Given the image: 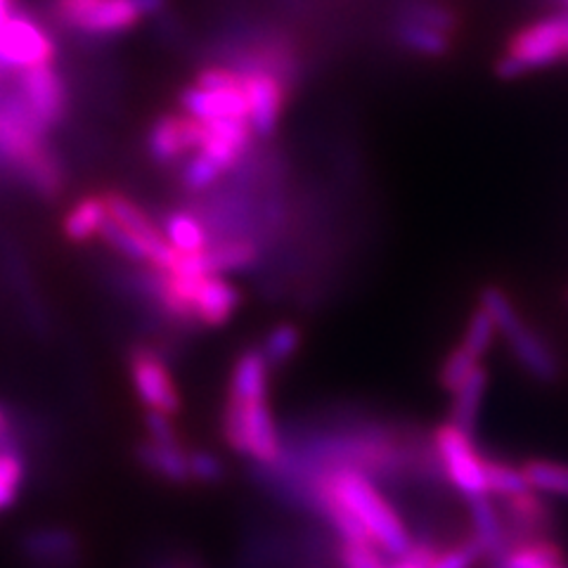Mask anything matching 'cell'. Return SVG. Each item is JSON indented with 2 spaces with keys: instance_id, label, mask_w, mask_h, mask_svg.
I'll return each mask as SVG.
<instances>
[{
  "instance_id": "6da1fadb",
  "label": "cell",
  "mask_w": 568,
  "mask_h": 568,
  "mask_svg": "<svg viewBox=\"0 0 568 568\" xmlns=\"http://www.w3.org/2000/svg\"><path fill=\"white\" fill-rule=\"evenodd\" d=\"M311 490L325 493L336 505H342L386 557L398 559L413 549L415 538L403 514L363 471L351 467L313 471L308 476V495Z\"/></svg>"
},
{
  "instance_id": "7a4b0ae2",
  "label": "cell",
  "mask_w": 568,
  "mask_h": 568,
  "mask_svg": "<svg viewBox=\"0 0 568 568\" xmlns=\"http://www.w3.org/2000/svg\"><path fill=\"white\" fill-rule=\"evenodd\" d=\"M0 159L17 169L24 181L43 197H55L64 185V171L45 142V131L20 104L0 102Z\"/></svg>"
},
{
  "instance_id": "3957f363",
  "label": "cell",
  "mask_w": 568,
  "mask_h": 568,
  "mask_svg": "<svg viewBox=\"0 0 568 568\" xmlns=\"http://www.w3.org/2000/svg\"><path fill=\"white\" fill-rule=\"evenodd\" d=\"M478 306L493 317L497 334L507 342L514 361L530 379L555 384L561 377V363L552 344L538 329L528 327L524 315L511 304L505 290L495 287V284L484 287L481 294H478Z\"/></svg>"
},
{
  "instance_id": "277c9868",
  "label": "cell",
  "mask_w": 568,
  "mask_h": 568,
  "mask_svg": "<svg viewBox=\"0 0 568 568\" xmlns=\"http://www.w3.org/2000/svg\"><path fill=\"white\" fill-rule=\"evenodd\" d=\"M219 429L225 446L254 462V467H271L282 457L284 434L275 419L271 398H233L221 405Z\"/></svg>"
},
{
  "instance_id": "5b68a950",
  "label": "cell",
  "mask_w": 568,
  "mask_h": 568,
  "mask_svg": "<svg viewBox=\"0 0 568 568\" xmlns=\"http://www.w3.org/2000/svg\"><path fill=\"white\" fill-rule=\"evenodd\" d=\"M183 112L202 123L246 121L248 110L242 88V74L230 67H206L190 88L181 93Z\"/></svg>"
},
{
  "instance_id": "8992f818",
  "label": "cell",
  "mask_w": 568,
  "mask_h": 568,
  "mask_svg": "<svg viewBox=\"0 0 568 568\" xmlns=\"http://www.w3.org/2000/svg\"><path fill=\"white\" fill-rule=\"evenodd\" d=\"M126 377L133 398L145 413L178 417L183 410V394L178 386L171 363L148 344H135L126 355Z\"/></svg>"
},
{
  "instance_id": "52a82bcc",
  "label": "cell",
  "mask_w": 568,
  "mask_h": 568,
  "mask_svg": "<svg viewBox=\"0 0 568 568\" xmlns=\"http://www.w3.org/2000/svg\"><path fill=\"white\" fill-rule=\"evenodd\" d=\"M432 448L446 484L462 497L488 495L486 457L478 453L474 436L446 422L432 434Z\"/></svg>"
},
{
  "instance_id": "ba28073f",
  "label": "cell",
  "mask_w": 568,
  "mask_h": 568,
  "mask_svg": "<svg viewBox=\"0 0 568 568\" xmlns=\"http://www.w3.org/2000/svg\"><path fill=\"white\" fill-rule=\"evenodd\" d=\"M568 55V14L526 27L514 36L509 52L497 62L503 79H519L530 69L555 64Z\"/></svg>"
},
{
  "instance_id": "9c48e42d",
  "label": "cell",
  "mask_w": 568,
  "mask_h": 568,
  "mask_svg": "<svg viewBox=\"0 0 568 568\" xmlns=\"http://www.w3.org/2000/svg\"><path fill=\"white\" fill-rule=\"evenodd\" d=\"M52 12L62 27L93 39L126 33L145 17L138 0H52Z\"/></svg>"
},
{
  "instance_id": "30bf717a",
  "label": "cell",
  "mask_w": 568,
  "mask_h": 568,
  "mask_svg": "<svg viewBox=\"0 0 568 568\" xmlns=\"http://www.w3.org/2000/svg\"><path fill=\"white\" fill-rule=\"evenodd\" d=\"M58 45L50 31L27 12H14L0 29V69H33L52 64Z\"/></svg>"
},
{
  "instance_id": "8fae6325",
  "label": "cell",
  "mask_w": 568,
  "mask_h": 568,
  "mask_svg": "<svg viewBox=\"0 0 568 568\" xmlns=\"http://www.w3.org/2000/svg\"><path fill=\"white\" fill-rule=\"evenodd\" d=\"M17 88H20L17 100H20L24 112L39 123L45 133L50 129H55L58 123H62L67 114L69 95L55 67L45 64L20 71V83H17Z\"/></svg>"
},
{
  "instance_id": "7c38bea8",
  "label": "cell",
  "mask_w": 568,
  "mask_h": 568,
  "mask_svg": "<svg viewBox=\"0 0 568 568\" xmlns=\"http://www.w3.org/2000/svg\"><path fill=\"white\" fill-rule=\"evenodd\" d=\"M242 74V88L248 110V126L258 138H271L277 131L284 104H287V85L282 77L265 67H248Z\"/></svg>"
},
{
  "instance_id": "4fadbf2b",
  "label": "cell",
  "mask_w": 568,
  "mask_h": 568,
  "mask_svg": "<svg viewBox=\"0 0 568 568\" xmlns=\"http://www.w3.org/2000/svg\"><path fill=\"white\" fill-rule=\"evenodd\" d=\"M202 140V121L192 119L185 112L162 114L154 119L148 133V152L159 166H171L185 162L190 154L197 152Z\"/></svg>"
},
{
  "instance_id": "5bb4252c",
  "label": "cell",
  "mask_w": 568,
  "mask_h": 568,
  "mask_svg": "<svg viewBox=\"0 0 568 568\" xmlns=\"http://www.w3.org/2000/svg\"><path fill=\"white\" fill-rule=\"evenodd\" d=\"M135 462L152 478L169 486L192 484V448H187L181 438L140 440L135 446Z\"/></svg>"
},
{
  "instance_id": "9a60e30c",
  "label": "cell",
  "mask_w": 568,
  "mask_h": 568,
  "mask_svg": "<svg viewBox=\"0 0 568 568\" xmlns=\"http://www.w3.org/2000/svg\"><path fill=\"white\" fill-rule=\"evenodd\" d=\"M22 555L31 568H77L81 542L74 530L36 528L22 540Z\"/></svg>"
},
{
  "instance_id": "2e32d148",
  "label": "cell",
  "mask_w": 568,
  "mask_h": 568,
  "mask_svg": "<svg viewBox=\"0 0 568 568\" xmlns=\"http://www.w3.org/2000/svg\"><path fill=\"white\" fill-rule=\"evenodd\" d=\"M273 375L275 372L268 361H265V355L258 351V346L244 348L233 361V365H230L225 396L244 400L271 398Z\"/></svg>"
},
{
  "instance_id": "e0dca14e",
  "label": "cell",
  "mask_w": 568,
  "mask_h": 568,
  "mask_svg": "<svg viewBox=\"0 0 568 568\" xmlns=\"http://www.w3.org/2000/svg\"><path fill=\"white\" fill-rule=\"evenodd\" d=\"M106 223L104 194H83L67 209L60 230L69 244H91L100 237V230Z\"/></svg>"
},
{
  "instance_id": "ac0fdd59",
  "label": "cell",
  "mask_w": 568,
  "mask_h": 568,
  "mask_svg": "<svg viewBox=\"0 0 568 568\" xmlns=\"http://www.w3.org/2000/svg\"><path fill=\"white\" fill-rule=\"evenodd\" d=\"M159 227H162V233L166 242L173 246V252L181 256L200 254L211 244V233L197 211L171 209L169 213H164L162 221H159Z\"/></svg>"
},
{
  "instance_id": "d6986e66",
  "label": "cell",
  "mask_w": 568,
  "mask_h": 568,
  "mask_svg": "<svg viewBox=\"0 0 568 568\" xmlns=\"http://www.w3.org/2000/svg\"><path fill=\"white\" fill-rule=\"evenodd\" d=\"M488 384H490L488 369L478 363L471 369V375L450 394L453 396L450 424H455L457 429H462L465 434H474V429H476L478 413H481L484 398L488 394Z\"/></svg>"
},
{
  "instance_id": "ffe728a7",
  "label": "cell",
  "mask_w": 568,
  "mask_h": 568,
  "mask_svg": "<svg viewBox=\"0 0 568 568\" xmlns=\"http://www.w3.org/2000/svg\"><path fill=\"white\" fill-rule=\"evenodd\" d=\"M559 561H566L561 545L549 536H542L514 542L503 555L488 559L486 568H547Z\"/></svg>"
},
{
  "instance_id": "44dd1931",
  "label": "cell",
  "mask_w": 568,
  "mask_h": 568,
  "mask_svg": "<svg viewBox=\"0 0 568 568\" xmlns=\"http://www.w3.org/2000/svg\"><path fill=\"white\" fill-rule=\"evenodd\" d=\"M521 474L530 490L557 495L568 500V465L552 459H530L521 465Z\"/></svg>"
},
{
  "instance_id": "7402d4cb",
  "label": "cell",
  "mask_w": 568,
  "mask_h": 568,
  "mask_svg": "<svg viewBox=\"0 0 568 568\" xmlns=\"http://www.w3.org/2000/svg\"><path fill=\"white\" fill-rule=\"evenodd\" d=\"M396 36H398L400 45H405L413 52H419V55L438 58V55H443V52H448V48H450L448 33L410 22V20H400Z\"/></svg>"
},
{
  "instance_id": "603a6c76",
  "label": "cell",
  "mask_w": 568,
  "mask_h": 568,
  "mask_svg": "<svg viewBox=\"0 0 568 568\" xmlns=\"http://www.w3.org/2000/svg\"><path fill=\"white\" fill-rule=\"evenodd\" d=\"M298 348H301V332L296 325H287V323L273 327L258 344V351L265 355V361H268L273 372H280L290 361H294Z\"/></svg>"
},
{
  "instance_id": "cb8c5ba5",
  "label": "cell",
  "mask_w": 568,
  "mask_h": 568,
  "mask_svg": "<svg viewBox=\"0 0 568 568\" xmlns=\"http://www.w3.org/2000/svg\"><path fill=\"white\" fill-rule=\"evenodd\" d=\"M486 486L493 500H507L528 493V484L521 474V467H511L509 462L486 457Z\"/></svg>"
},
{
  "instance_id": "d4e9b609",
  "label": "cell",
  "mask_w": 568,
  "mask_h": 568,
  "mask_svg": "<svg viewBox=\"0 0 568 568\" xmlns=\"http://www.w3.org/2000/svg\"><path fill=\"white\" fill-rule=\"evenodd\" d=\"M334 559L339 568H388V557L372 540H336Z\"/></svg>"
},
{
  "instance_id": "484cf974",
  "label": "cell",
  "mask_w": 568,
  "mask_h": 568,
  "mask_svg": "<svg viewBox=\"0 0 568 568\" xmlns=\"http://www.w3.org/2000/svg\"><path fill=\"white\" fill-rule=\"evenodd\" d=\"M495 336H497V327L493 323V317L478 306L467 320L465 334H462V348H465L469 355H474L476 361H481L484 355L493 348Z\"/></svg>"
},
{
  "instance_id": "4316f807",
  "label": "cell",
  "mask_w": 568,
  "mask_h": 568,
  "mask_svg": "<svg viewBox=\"0 0 568 568\" xmlns=\"http://www.w3.org/2000/svg\"><path fill=\"white\" fill-rule=\"evenodd\" d=\"M221 175H223V171L213 164L209 156L194 152L183 162L181 185L187 192H206L209 187H213L221 181Z\"/></svg>"
},
{
  "instance_id": "83f0119b",
  "label": "cell",
  "mask_w": 568,
  "mask_h": 568,
  "mask_svg": "<svg viewBox=\"0 0 568 568\" xmlns=\"http://www.w3.org/2000/svg\"><path fill=\"white\" fill-rule=\"evenodd\" d=\"M478 363H481V361H476L474 355H469L462 346L453 348V351L446 355V358H443V363H440L438 384H440L443 388H446L448 394H453V390L471 375V369H474Z\"/></svg>"
},
{
  "instance_id": "f1b7e54d",
  "label": "cell",
  "mask_w": 568,
  "mask_h": 568,
  "mask_svg": "<svg viewBox=\"0 0 568 568\" xmlns=\"http://www.w3.org/2000/svg\"><path fill=\"white\" fill-rule=\"evenodd\" d=\"M403 20H410V22H417V24H424V27H432V29H438L443 33H448L455 29L457 20L455 14L446 8L440 6H432V3H417V6H410L405 10Z\"/></svg>"
},
{
  "instance_id": "f546056e",
  "label": "cell",
  "mask_w": 568,
  "mask_h": 568,
  "mask_svg": "<svg viewBox=\"0 0 568 568\" xmlns=\"http://www.w3.org/2000/svg\"><path fill=\"white\" fill-rule=\"evenodd\" d=\"M478 559H481L478 545L471 538H467L446 549H438V555L429 568H474Z\"/></svg>"
},
{
  "instance_id": "4dcf8cb0",
  "label": "cell",
  "mask_w": 568,
  "mask_h": 568,
  "mask_svg": "<svg viewBox=\"0 0 568 568\" xmlns=\"http://www.w3.org/2000/svg\"><path fill=\"white\" fill-rule=\"evenodd\" d=\"M225 476L223 459L209 450H192V484L211 486Z\"/></svg>"
},
{
  "instance_id": "1f68e13d",
  "label": "cell",
  "mask_w": 568,
  "mask_h": 568,
  "mask_svg": "<svg viewBox=\"0 0 568 568\" xmlns=\"http://www.w3.org/2000/svg\"><path fill=\"white\" fill-rule=\"evenodd\" d=\"M436 555H438V545L429 540H415L410 552L390 561L388 568H429Z\"/></svg>"
},
{
  "instance_id": "d6a6232c",
  "label": "cell",
  "mask_w": 568,
  "mask_h": 568,
  "mask_svg": "<svg viewBox=\"0 0 568 568\" xmlns=\"http://www.w3.org/2000/svg\"><path fill=\"white\" fill-rule=\"evenodd\" d=\"M10 446H22V426L12 407L0 400V448Z\"/></svg>"
},
{
  "instance_id": "836d02e7",
  "label": "cell",
  "mask_w": 568,
  "mask_h": 568,
  "mask_svg": "<svg viewBox=\"0 0 568 568\" xmlns=\"http://www.w3.org/2000/svg\"><path fill=\"white\" fill-rule=\"evenodd\" d=\"M138 3H140L142 14H156V12L164 10L166 0H138Z\"/></svg>"
},
{
  "instance_id": "e575fe53",
  "label": "cell",
  "mask_w": 568,
  "mask_h": 568,
  "mask_svg": "<svg viewBox=\"0 0 568 568\" xmlns=\"http://www.w3.org/2000/svg\"><path fill=\"white\" fill-rule=\"evenodd\" d=\"M14 0H0V29L6 27V22L14 14Z\"/></svg>"
},
{
  "instance_id": "d590c367",
  "label": "cell",
  "mask_w": 568,
  "mask_h": 568,
  "mask_svg": "<svg viewBox=\"0 0 568 568\" xmlns=\"http://www.w3.org/2000/svg\"><path fill=\"white\" fill-rule=\"evenodd\" d=\"M12 507V503L8 500V497L3 495V493H0V511H6V509H10Z\"/></svg>"
},
{
  "instance_id": "8d00e7d4",
  "label": "cell",
  "mask_w": 568,
  "mask_h": 568,
  "mask_svg": "<svg viewBox=\"0 0 568 568\" xmlns=\"http://www.w3.org/2000/svg\"><path fill=\"white\" fill-rule=\"evenodd\" d=\"M547 568H568V564H566V561H559V564H552V566H547Z\"/></svg>"
},
{
  "instance_id": "74e56055",
  "label": "cell",
  "mask_w": 568,
  "mask_h": 568,
  "mask_svg": "<svg viewBox=\"0 0 568 568\" xmlns=\"http://www.w3.org/2000/svg\"><path fill=\"white\" fill-rule=\"evenodd\" d=\"M173 568H183V566H173Z\"/></svg>"
}]
</instances>
